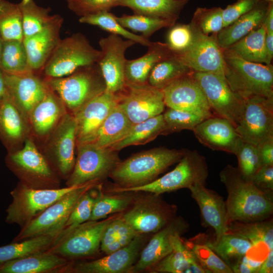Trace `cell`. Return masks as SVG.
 <instances>
[{
	"instance_id": "cell-33",
	"label": "cell",
	"mask_w": 273,
	"mask_h": 273,
	"mask_svg": "<svg viewBox=\"0 0 273 273\" xmlns=\"http://www.w3.org/2000/svg\"><path fill=\"white\" fill-rule=\"evenodd\" d=\"M24 115L9 95L0 100V138L11 149L25 135Z\"/></svg>"
},
{
	"instance_id": "cell-52",
	"label": "cell",
	"mask_w": 273,
	"mask_h": 273,
	"mask_svg": "<svg viewBox=\"0 0 273 273\" xmlns=\"http://www.w3.org/2000/svg\"><path fill=\"white\" fill-rule=\"evenodd\" d=\"M169 28L165 43L174 54H181L186 51L193 42L194 28L190 23L174 24Z\"/></svg>"
},
{
	"instance_id": "cell-40",
	"label": "cell",
	"mask_w": 273,
	"mask_h": 273,
	"mask_svg": "<svg viewBox=\"0 0 273 273\" xmlns=\"http://www.w3.org/2000/svg\"><path fill=\"white\" fill-rule=\"evenodd\" d=\"M18 5L22 15L24 37L41 31L60 16L58 14L50 15V8L38 6L35 0H21Z\"/></svg>"
},
{
	"instance_id": "cell-10",
	"label": "cell",
	"mask_w": 273,
	"mask_h": 273,
	"mask_svg": "<svg viewBox=\"0 0 273 273\" xmlns=\"http://www.w3.org/2000/svg\"><path fill=\"white\" fill-rule=\"evenodd\" d=\"M78 186L37 189L27 187L19 183L10 193L12 201L6 210V222L9 224H16L22 228L66 194Z\"/></svg>"
},
{
	"instance_id": "cell-31",
	"label": "cell",
	"mask_w": 273,
	"mask_h": 273,
	"mask_svg": "<svg viewBox=\"0 0 273 273\" xmlns=\"http://www.w3.org/2000/svg\"><path fill=\"white\" fill-rule=\"evenodd\" d=\"M195 240L208 246L230 267L245 255L253 257L254 249L252 243L240 235L228 232L217 241L206 239L204 235H199Z\"/></svg>"
},
{
	"instance_id": "cell-5",
	"label": "cell",
	"mask_w": 273,
	"mask_h": 273,
	"mask_svg": "<svg viewBox=\"0 0 273 273\" xmlns=\"http://www.w3.org/2000/svg\"><path fill=\"white\" fill-rule=\"evenodd\" d=\"M45 82L74 113L106 88L97 63L82 67L67 76L47 78Z\"/></svg>"
},
{
	"instance_id": "cell-1",
	"label": "cell",
	"mask_w": 273,
	"mask_h": 273,
	"mask_svg": "<svg viewBox=\"0 0 273 273\" xmlns=\"http://www.w3.org/2000/svg\"><path fill=\"white\" fill-rule=\"evenodd\" d=\"M219 178L228 193L225 204L229 223L261 221L272 215V195L244 178L238 167L228 164L220 172Z\"/></svg>"
},
{
	"instance_id": "cell-19",
	"label": "cell",
	"mask_w": 273,
	"mask_h": 273,
	"mask_svg": "<svg viewBox=\"0 0 273 273\" xmlns=\"http://www.w3.org/2000/svg\"><path fill=\"white\" fill-rule=\"evenodd\" d=\"M193 72L162 89L165 106L196 113L206 118L214 116L203 91L193 76Z\"/></svg>"
},
{
	"instance_id": "cell-43",
	"label": "cell",
	"mask_w": 273,
	"mask_h": 273,
	"mask_svg": "<svg viewBox=\"0 0 273 273\" xmlns=\"http://www.w3.org/2000/svg\"><path fill=\"white\" fill-rule=\"evenodd\" d=\"M0 69L4 72L15 74L33 72L29 66L23 40L3 41Z\"/></svg>"
},
{
	"instance_id": "cell-46",
	"label": "cell",
	"mask_w": 273,
	"mask_h": 273,
	"mask_svg": "<svg viewBox=\"0 0 273 273\" xmlns=\"http://www.w3.org/2000/svg\"><path fill=\"white\" fill-rule=\"evenodd\" d=\"M118 23L124 28L140 32L146 39L159 29L170 27L175 23V21L152 17L134 14L132 15H123L116 16Z\"/></svg>"
},
{
	"instance_id": "cell-57",
	"label": "cell",
	"mask_w": 273,
	"mask_h": 273,
	"mask_svg": "<svg viewBox=\"0 0 273 273\" xmlns=\"http://www.w3.org/2000/svg\"><path fill=\"white\" fill-rule=\"evenodd\" d=\"M121 213L117 217L112 220L106 227L101 240L100 251L103 253L107 247L116 239L117 230L119 225Z\"/></svg>"
},
{
	"instance_id": "cell-13",
	"label": "cell",
	"mask_w": 273,
	"mask_h": 273,
	"mask_svg": "<svg viewBox=\"0 0 273 273\" xmlns=\"http://www.w3.org/2000/svg\"><path fill=\"white\" fill-rule=\"evenodd\" d=\"M192 75L203 91L213 115L227 119L236 128L244 100L232 90L223 75L194 71Z\"/></svg>"
},
{
	"instance_id": "cell-44",
	"label": "cell",
	"mask_w": 273,
	"mask_h": 273,
	"mask_svg": "<svg viewBox=\"0 0 273 273\" xmlns=\"http://www.w3.org/2000/svg\"><path fill=\"white\" fill-rule=\"evenodd\" d=\"M79 22L99 27L111 34L119 35L127 39L148 47L151 41L142 36L129 31L121 25L116 19V16L109 11H102L80 17Z\"/></svg>"
},
{
	"instance_id": "cell-53",
	"label": "cell",
	"mask_w": 273,
	"mask_h": 273,
	"mask_svg": "<svg viewBox=\"0 0 273 273\" xmlns=\"http://www.w3.org/2000/svg\"><path fill=\"white\" fill-rule=\"evenodd\" d=\"M117 0H66L69 9L80 17L109 11Z\"/></svg>"
},
{
	"instance_id": "cell-28",
	"label": "cell",
	"mask_w": 273,
	"mask_h": 273,
	"mask_svg": "<svg viewBox=\"0 0 273 273\" xmlns=\"http://www.w3.org/2000/svg\"><path fill=\"white\" fill-rule=\"evenodd\" d=\"M148 51L142 57L127 60L125 76L126 83L144 84L148 83L150 73L159 61L173 54L165 42H151Z\"/></svg>"
},
{
	"instance_id": "cell-36",
	"label": "cell",
	"mask_w": 273,
	"mask_h": 273,
	"mask_svg": "<svg viewBox=\"0 0 273 273\" xmlns=\"http://www.w3.org/2000/svg\"><path fill=\"white\" fill-rule=\"evenodd\" d=\"M265 28L263 23L244 37L231 45L229 49L248 61L271 64L265 47Z\"/></svg>"
},
{
	"instance_id": "cell-20",
	"label": "cell",
	"mask_w": 273,
	"mask_h": 273,
	"mask_svg": "<svg viewBox=\"0 0 273 273\" xmlns=\"http://www.w3.org/2000/svg\"><path fill=\"white\" fill-rule=\"evenodd\" d=\"M119 94L105 91L93 98L74 113L76 126V144L89 142L114 108Z\"/></svg>"
},
{
	"instance_id": "cell-63",
	"label": "cell",
	"mask_w": 273,
	"mask_h": 273,
	"mask_svg": "<svg viewBox=\"0 0 273 273\" xmlns=\"http://www.w3.org/2000/svg\"><path fill=\"white\" fill-rule=\"evenodd\" d=\"M3 41L4 40H3V39L2 38L0 35V57H1V53L2 51Z\"/></svg>"
},
{
	"instance_id": "cell-17",
	"label": "cell",
	"mask_w": 273,
	"mask_h": 273,
	"mask_svg": "<svg viewBox=\"0 0 273 273\" xmlns=\"http://www.w3.org/2000/svg\"><path fill=\"white\" fill-rule=\"evenodd\" d=\"M193 27L194 36L192 44L186 51L176 55L194 72L213 73L224 76L225 64L223 50L218 43L217 34L206 35Z\"/></svg>"
},
{
	"instance_id": "cell-25",
	"label": "cell",
	"mask_w": 273,
	"mask_h": 273,
	"mask_svg": "<svg viewBox=\"0 0 273 273\" xmlns=\"http://www.w3.org/2000/svg\"><path fill=\"white\" fill-rule=\"evenodd\" d=\"M205 186L196 183L189 189L192 197L200 208L202 224L213 229L215 232L213 240L217 241L228 231L225 201L222 197Z\"/></svg>"
},
{
	"instance_id": "cell-38",
	"label": "cell",
	"mask_w": 273,
	"mask_h": 273,
	"mask_svg": "<svg viewBox=\"0 0 273 273\" xmlns=\"http://www.w3.org/2000/svg\"><path fill=\"white\" fill-rule=\"evenodd\" d=\"M164 127L162 114L133 124L128 134L110 148L118 152L130 146L145 144L161 135Z\"/></svg>"
},
{
	"instance_id": "cell-7",
	"label": "cell",
	"mask_w": 273,
	"mask_h": 273,
	"mask_svg": "<svg viewBox=\"0 0 273 273\" xmlns=\"http://www.w3.org/2000/svg\"><path fill=\"white\" fill-rule=\"evenodd\" d=\"M100 56L101 51L94 48L84 34L77 32L60 39L42 70L47 78L63 77L97 63Z\"/></svg>"
},
{
	"instance_id": "cell-54",
	"label": "cell",
	"mask_w": 273,
	"mask_h": 273,
	"mask_svg": "<svg viewBox=\"0 0 273 273\" xmlns=\"http://www.w3.org/2000/svg\"><path fill=\"white\" fill-rule=\"evenodd\" d=\"M261 0H237L222 9L223 27L232 24L255 7Z\"/></svg>"
},
{
	"instance_id": "cell-14",
	"label": "cell",
	"mask_w": 273,
	"mask_h": 273,
	"mask_svg": "<svg viewBox=\"0 0 273 273\" xmlns=\"http://www.w3.org/2000/svg\"><path fill=\"white\" fill-rule=\"evenodd\" d=\"M244 100L236 130L242 141L257 145L273 136V97L254 96Z\"/></svg>"
},
{
	"instance_id": "cell-12",
	"label": "cell",
	"mask_w": 273,
	"mask_h": 273,
	"mask_svg": "<svg viewBox=\"0 0 273 273\" xmlns=\"http://www.w3.org/2000/svg\"><path fill=\"white\" fill-rule=\"evenodd\" d=\"M77 156L73 169L67 179V187L92 183H99L109 175L120 161L118 151L92 143L77 145Z\"/></svg>"
},
{
	"instance_id": "cell-45",
	"label": "cell",
	"mask_w": 273,
	"mask_h": 273,
	"mask_svg": "<svg viewBox=\"0 0 273 273\" xmlns=\"http://www.w3.org/2000/svg\"><path fill=\"white\" fill-rule=\"evenodd\" d=\"M0 35L4 41L23 40L22 18L18 4L0 0Z\"/></svg>"
},
{
	"instance_id": "cell-62",
	"label": "cell",
	"mask_w": 273,
	"mask_h": 273,
	"mask_svg": "<svg viewBox=\"0 0 273 273\" xmlns=\"http://www.w3.org/2000/svg\"><path fill=\"white\" fill-rule=\"evenodd\" d=\"M8 95L4 72L0 69V100Z\"/></svg>"
},
{
	"instance_id": "cell-41",
	"label": "cell",
	"mask_w": 273,
	"mask_h": 273,
	"mask_svg": "<svg viewBox=\"0 0 273 273\" xmlns=\"http://www.w3.org/2000/svg\"><path fill=\"white\" fill-rule=\"evenodd\" d=\"M55 238L41 235L0 247V267L10 261L47 251Z\"/></svg>"
},
{
	"instance_id": "cell-16",
	"label": "cell",
	"mask_w": 273,
	"mask_h": 273,
	"mask_svg": "<svg viewBox=\"0 0 273 273\" xmlns=\"http://www.w3.org/2000/svg\"><path fill=\"white\" fill-rule=\"evenodd\" d=\"M118 94V104L133 124L161 114L164 111L162 90L148 83H126L124 90Z\"/></svg>"
},
{
	"instance_id": "cell-18",
	"label": "cell",
	"mask_w": 273,
	"mask_h": 273,
	"mask_svg": "<svg viewBox=\"0 0 273 273\" xmlns=\"http://www.w3.org/2000/svg\"><path fill=\"white\" fill-rule=\"evenodd\" d=\"M147 234H138L127 246L90 261L72 264L69 272L130 273L147 241Z\"/></svg>"
},
{
	"instance_id": "cell-8",
	"label": "cell",
	"mask_w": 273,
	"mask_h": 273,
	"mask_svg": "<svg viewBox=\"0 0 273 273\" xmlns=\"http://www.w3.org/2000/svg\"><path fill=\"white\" fill-rule=\"evenodd\" d=\"M120 213L102 220H88L62 233L47 251L71 261L95 255L100 251L106 227Z\"/></svg>"
},
{
	"instance_id": "cell-6",
	"label": "cell",
	"mask_w": 273,
	"mask_h": 273,
	"mask_svg": "<svg viewBox=\"0 0 273 273\" xmlns=\"http://www.w3.org/2000/svg\"><path fill=\"white\" fill-rule=\"evenodd\" d=\"M6 162L25 186L37 189L60 188L58 174L30 139L26 140L22 149L11 152Z\"/></svg>"
},
{
	"instance_id": "cell-64",
	"label": "cell",
	"mask_w": 273,
	"mask_h": 273,
	"mask_svg": "<svg viewBox=\"0 0 273 273\" xmlns=\"http://www.w3.org/2000/svg\"><path fill=\"white\" fill-rule=\"evenodd\" d=\"M263 1H264L265 2H267V3H270V2H273V0H263Z\"/></svg>"
},
{
	"instance_id": "cell-27",
	"label": "cell",
	"mask_w": 273,
	"mask_h": 273,
	"mask_svg": "<svg viewBox=\"0 0 273 273\" xmlns=\"http://www.w3.org/2000/svg\"><path fill=\"white\" fill-rule=\"evenodd\" d=\"M73 261L47 251L6 262L0 273L68 272Z\"/></svg>"
},
{
	"instance_id": "cell-29",
	"label": "cell",
	"mask_w": 273,
	"mask_h": 273,
	"mask_svg": "<svg viewBox=\"0 0 273 273\" xmlns=\"http://www.w3.org/2000/svg\"><path fill=\"white\" fill-rule=\"evenodd\" d=\"M268 3L261 0L252 10L218 32L216 34L217 40L220 47L222 50L229 48L259 27L264 20Z\"/></svg>"
},
{
	"instance_id": "cell-56",
	"label": "cell",
	"mask_w": 273,
	"mask_h": 273,
	"mask_svg": "<svg viewBox=\"0 0 273 273\" xmlns=\"http://www.w3.org/2000/svg\"><path fill=\"white\" fill-rule=\"evenodd\" d=\"M251 181L260 190L272 195L273 165L261 166L254 175Z\"/></svg>"
},
{
	"instance_id": "cell-47",
	"label": "cell",
	"mask_w": 273,
	"mask_h": 273,
	"mask_svg": "<svg viewBox=\"0 0 273 273\" xmlns=\"http://www.w3.org/2000/svg\"><path fill=\"white\" fill-rule=\"evenodd\" d=\"M102 191L101 186L98 184L87 190L80 197L71 211L62 233L68 231L89 220L94 203Z\"/></svg>"
},
{
	"instance_id": "cell-23",
	"label": "cell",
	"mask_w": 273,
	"mask_h": 273,
	"mask_svg": "<svg viewBox=\"0 0 273 273\" xmlns=\"http://www.w3.org/2000/svg\"><path fill=\"white\" fill-rule=\"evenodd\" d=\"M4 74L9 96L24 116H29L33 107L46 96L49 87L34 72L20 74L4 72Z\"/></svg>"
},
{
	"instance_id": "cell-21",
	"label": "cell",
	"mask_w": 273,
	"mask_h": 273,
	"mask_svg": "<svg viewBox=\"0 0 273 273\" xmlns=\"http://www.w3.org/2000/svg\"><path fill=\"white\" fill-rule=\"evenodd\" d=\"M189 224L181 216H176L154 235L142 249L130 273L149 271L173 250L172 237L182 236L189 229Z\"/></svg>"
},
{
	"instance_id": "cell-60",
	"label": "cell",
	"mask_w": 273,
	"mask_h": 273,
	"mask_svg": "<svg viewBox=\"0 0 273 273\" xmlns=\"http://www.w3.org/2000/svg\"><path fill=\"white\" fill-rule=\"evenodd\" d=\"M265 42L267 56L271 62L273 57V32H266Z\"/></svg>"
},
{
	"instance_id": "cell-58",
	"label": "cell",
	"mask_w": 273,
	"mask_h": 273,
	"mask_svg": "<svg viewBox=\"0 0 273 273\" xmlns=\"http://www.w3.org/2000/svg\"><path fill=\"white\" fill-rule=\"evenodd\" d=\"M257 146L261 166L273 165V136L265 140Z\"/></svg>"
},
{
	"instance_id": "cell-11",
	"label": "cell",
	"mask_w": 273,
	"mask_h": 273,
	"mask_svg": "<svg viewBox=\"0 0 273 273\" xmlns=\"http://www.w3.org/2000/svg\"><path fill=\"white\" fill-rule=\"evenodd\" d=\"M99 184L80 185L66 194L34 219L21 228L13 242L22 241L41 235H50L56 239L61 234L75 205L89 188Z\"/></svg>"
},
{
	"instance_id": "cell-61",
	"label": "cell",
	"mask_w": 273,
	"mask_h": 273,
	"mask_svg": "<svg viewBox=\"0 0 273 273\" xmlns=\"http://www.w3.org/2000/svg\"><path fill=\"white\" fill-rule=\"evenodd\" d=\"M184 273H211V272L197 261L193 262L185 270Z\"/></svg>"
},
{
	"instance_id": "cell-48",
	"label": "cell",
	"mask_w": 273,
	"mask_h": 273,
	"mask_svg": "<svg viewBox=\"0 0 273 273\" xmlns=\"http://www.w3.org/2000/svg\"><path fill=\"white\" fill-rule=\"evenodd\" d=\"M162 114L164 127L161 135H167L183 130L193 131L198 124L206 119L196 113L169 108Z\"/></svg>"
},
{
	"instance_id": "cell-59",
	"label": "cell",
	"mask_w": 273,
	"mask_h": 273,
	"mask_svg": "<svg viewBox=\"0 0 273 273\" xmlns=\"http://www.w3.org/2000/svg\"><path fill=\"white\" fill-rule=\"evenodd\" d=\"M273 272V250H270L263 260L258 273Z\"/></svg>"
},
{
	"instance_id": "cell-9",
	"label": "cell",
	"mask_w": 273,
	"mask_h": 273,
	"mask_svg": "<svg viewBox=\"0 0 273 273\" xmlns=\"http://www.w3.org/2000/svg\"><path fill=\"white\" fill-rule=\"evenodd\" d=\"M122 217L139 234H154L176 216L177 207L165 202L161 195L140 192Z\"/></svg>"
},
{
	"instance_id": "cell-51",
	"label": "cell",
	"mask_w": 273,
	"mask_h": 273,
	"mask_svg": "<svg viewBox=\"0 0 273 273\" xmlns=\"http://www.w3.org/2000/svg\"><path fill=\"white\" fill-rule=\"evenodd\" d=\"M235 155L237 157V167L241 175L244 178L251 180L261 166L257 146L242 141Z\"/></svg>"
},
{
	"instance_id": "cell-22",
	"label": "cell",
	"mask_w": 273,
	"mask_h": 273,
	"mask_svg": "<svg viewBox=\"0 0 273 273\" xmlns=\"http://www.w3.org/2000/svg\"><path fill=\"white\" fill-rule=\"evenodd\" d=\"M76 126L74 116L65 114L56 126L51 142V165L58 175L68 178L75 162Z\"/></svg>"
},
{
	"instance_id": "cell-2",
	"label": "cell",
	"mask_w": 273,
	"mask_h": 273,
	"mask_svg": "<svg viewBox=\"0 0 273 273\" xmlns=\"http://www.w3.org/2000/svg\"><path fill=\"white\" fill-rule=\"evenodd\" d=\"M187 151L161 147L134 154L120 161L109 177L117 187L128 188L147 184L178 162Z\"/></svg>"
},
{
	"instance_id": "cell-35",
	"label": "cell",
	"mask_w": 273,
	"mask_h": 273,
	"mask_svg": "<svg viewBox=\"0 0 273 273\" xmlns=\"http://www.w3.org/2000/svg\"><path fill=\"white\" fill-rule=\"evenodd\" d=\"M133 125L118 104L104 121L93 139L88 143H94L103 148H110L123 139L128 134Z\"/></svg>"
},
{
	"instance_id": "cell-3",
	"label": "cell",
	"mask_w": 273,
	"mask_h": 273,
	"mask_svg": "<svg viewBox=\"0 0 273 273\" xmlns=\"http://www.w3.org/2000/svg\"><path fill=\"white\" fill-rule=\"evenodd\" d=\"M224 76L232 90L243 100L254 96L273 97V67L248 61L229 49L223 50Z\"/></svg>"
},
{
	"instance_id": "cell-24",
	"label": "cell",
	"mask_w": 273,
	"mask_h": 273,
	"mask_svg": "<svg viewBox=\"0 0 273 273\" xmlns=\"http://www.w3.org/2000/svg\"><path fill=\"white\" fill-rule=\"evenodd\" d=\"M193 131L204 146L212 150L234 155L242 141L232 124L227 119L218 116L204 119Z\"/></svg>"
},
{
	"instance_id": "cell-15",
	"label": "cell",
	"mask_w": 273,
	"mask_h": 273,
	"mask_svg": "<svg viewBox=\"0 0 273 273\" xmlns=\"http://www.w3.org/2000/svg\"><path fill=\"white\" fill-rule=\"evenodd\" d=\"M101 56L97 64L106 83V91L114 94L122 92L126 86L125 69L126 50L136 43L121 36L110 34L99 42Z\"/></svg>"
},
{
	"instance_id": "cell-50",
	"label": "cell",
	"mask_w": 273,
	"mask_h": 273,
	"mask_svg": "<svg viewBox=\"0 0 273 273\" xmlns=\"http://www.w3.org/2000/svg\"><path fill=\"white\" fill-rule=\"evenodd\" d=\"M222 12L220 7L198 8L190 23L204 34H217L223 27Z\"/></svg>"
},
{
	"instance_id": "cell-39",
	"label": "cell",
	"mask_w": 273,
	"mask_h": 273,
	"mask_svg": "<svg viewBox=\"0 0 273 273\" xmlns=\"http://www.w3.org/2000/svg\"><path fill=\"white\" fill-rule=\"evenodd\" d=\"M181 236H173L172 251L153 266L149 270L150 272L184 273L193 262L198 261L193 252L184 244Z\"/></svg>"
},
{
	"instance_id": "cell-30",
	"label": "cell",
	"mask_w": 273,
	"mask_h": 273,
	"mask_svg": "<svg viewBox=\"0 0 273 273\" xmlns=\"http://www.w3.org/2000/svg\"><path fill=\"white\" fill-rule=\"evenodd\" d=\"M228 232L248 240L256 253L263 259L270 250H273L272 219L251 222L234 221L229 223Z\"/></svg>"
},
{
	"instance_id": "cell-4",
	"label": "cell",
	"mask_w": 273,
	"mask_h": 273,
	"mask_svg": "<svg viewBox=\"0 0 273 273\" xmlns=\"http://www.w3.org/2000/svg\"><path fill=\"white\" fill-rule=\"evenodd\" d=\"M176 167L162 177L147 184L132 188L113 187L109 192H143L156 195L189 189L196 183L206 185L208 168L205 157L197 150H187Z\"/></svg>"
},
{
	"instance_id": "cell-34",
	"label": "cell",
	"mask_w": 273,
	"mask_h": 273,
	"mask_svg": "<svg viewBox=\"0 0 273 273\" xmlns=\"http://www.w3.org/2000/svg\"><path fill=\"white\" fill-rule=\"evenodd\" d=\"M190 0H117L114 7L130 9L134 14L176 21Z\"/></svg>"
},
{
	"instance_id": "cell-49",
	"label": "cell",
	"mask_w": 273,
	"mask_h": 273,
	"mask_svg": "<svg viewBox=\"0 0 273 273\" xmlns=\"http://www.w3.org/2000/svg\"><path fill=\"white\" fill-rule=\"evenodd\" d=\"M181 239L193 252L198 262L211 273H233L231 268L204 243L183 238Z\"/></svg>"
},
{
	"instance_id": "cell-32",
	"label": "cell",
	"mask_w": 273,
	"mask_h": 273,
	"mask_svg": "<svg viewBox=\"0 0 273 273\" xmlns=\"http://www.w3.org/2000/svg\"><path fill=\"white\" fill-rule=\"evenodd\" d=\"M62 104L59 96L49 87L46 96L33 107L29 115L37 134H47L57 125L63 117Z\"/></svg>"
},
{
	"instance_id": "cell-42",
	"label": "cell",
	"mask_w": 273,
	"mask_h": 273,
	"mask_svg": "<svg viewBox=\"0 0 273 273\" xmlns=\"http://www.w3.org/2000/svg\"><path fill=\"white\" fill-rule=\"evenodd\" d=\"M107 192L102 191L96 200L89 220H99L111 214L123 212L135 195L134 192Z\"/></svg>"
},
{
	"instance_id": "cell-37",
	"label": "cell",
	"mask_w": 273,
	"mask_h": 273,
	"mask_svg": "<svg viewBox=\"0 0 273 273\" xmlns=\"http://www.w3.org/2000/svg\"><path fill=\"white\" fill-rule=\"evenodd\" d=\"M193 72L175 54L158 62L151 70L147 83L163 89L173 81Z\"/></svg>"
},
{
	"instance_id": "cell-26",
	"label": "cell",
	"mask_w": 273,
	"mask_h": 273,
	"mask_svg": "<svg viewBox=\"0 0 273 273\" xmlns=\"http://www.w3.org/2000/svg\"><path fill=\"white\" fill-rule=\"evenodd\" d=\"M63 23L61 16L54 23L41 31L23 38L30 69H43L46 63L60 40V31Z\"/></svg>"
},
{
	"instance_id": "cell-55",
	"label": "cell",
	"mask_w": 273,
	"mask_h": 273,
	"mask_svg": "<svg viewBox=\"0 0 273 273\" xmlns=\"http://www.w3.org/2000/svg\"><path fill=\"white\" fill-rule=\"evenodd\" d=\"M138 234H138L124 220L121 215L116 239L107 247L104 253L106 255L109 254L127 246Z\"/></svg>"
}]
</instances>
